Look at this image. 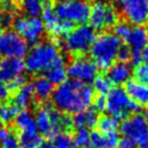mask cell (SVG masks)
<instances>
[{
    "label": "cell",
    "mask_w": 148,
    "mask_h": 148,
    "mask_svg": "<svg viewBox=\"0 0 148 148\" xmlns=\"http://www.w3.org/2000/svg\"><path fill=\"white\" fill-rule=\"evenodd\" d=\"M52 103L64 113H79L86 110L94 99V92L88 84L79 81H65L52 92Z\"/></svg>",
    "instance_id": "6da1fadb"
},
{
    "label": "cell",
    "mask_w": 148,
    "mask_h": 148,
    "mask_svg": "<svg viewBox=\"0 0 148 148\" xmlns=\"http://www.w3.org/2000/svg\"><path fill=\"white\" fill-rule=\"evenodd\" d=\"M37 129L47 138H53L61 132L73 133L74 125L70 114L61 112L48 102L37 106L36 118Z\"/></svg>",
    "instance_id": "7a4b0ae2"
},
{
    "label": "cell",
    "mask_w": 148,
    "mask_h": 148,
    "mask_svg": "<svg viewBox=\"0 0 148 148\" xmlns=\"http://www.w3.org/2000/svg\"><path fill=\"white\" fill-rule=\"evenodd\" d=\"M121 45L122 40L114 34L102 32L96 36L89 48V52L92 60L97 64L98 69L106 71L116 62Z\"/></svg>",
    "instance_id": "3957f363"
},
{
    "label": "cell",
    "mask_w": 148,
    "mask_h": 148,
    "mask_svg": "<svg viewBox=\"0 0 148 148\" xmlns=\"http://www.w3.org/2000/svg\"><path fill=\"white\" fill-rule=\"evenodd\" d=\"M59 55V46L57 42H42L33 45L32 49L25 57V69L29 73L37 74L49 69L50 64Z\"/></svg>",
    "instance_id": "277c9868"
},
{
    "label": "cell",
    "mask_w": 148,
    "mask_h": 148,
    "mask_svg": "<svg viewBox=\"0 0 148 148\" xmlns=\"http://www.w3.org/2000/svg\"><path fill=\"white\" fill-rule=\"evenodd\" d=\"M63 38L64 39L62 42L60 39H56L59 42H62L59 45V47L62 45L68 53H70L73 58H77L84 57L86 52L89 51V48L96 38V33L89 25L81 24L74 27Z\"/></svg>",
    "instance_id": "5b68a950"
},
{
    "label": "cell",
    "mask_w": 148,
    "mask_h": 148,
    "mask_svg": "<svg viewBox=\"0 0 148 148\" xmlns=\"http://www.w3.org/2000/svg\"><path fill=\"white\" fill-rule=\"evenodd\" d=\"M106 110L118 121H123L130 114L138 113L140 106L130 98L124 88L116 86L111 88L106 95Z\"/></svg>",
    "instance_id": "8992f818"
},
{
    "label": "cell",
    "mask_w": 148,
    "mask_h": 148,
    "mask_svg": "<svg viewBox=\"0 0 148 148\" xmlns=\"http://www.w3.org/2000/svg\"><path fill=\"white\" fill-rule=\"evenodd\" d=\"M90 9L92 5L88 0H65L55 5L56 13L59 18L68 20L75 25L87 22Z\"/></svg>",
    "instance_id": "52a82bcc"
},
{
    "label": "cell",
    "mask_w": 148,
    "mask_h": 148,
    "mask_svg": "<svg viewBox=\"0 0 148 148\" xmlns=\"http://www.w3.org/2000/svg\"><path fill=\"white\" fill-rule=\"evenodd\" d=\"M120 21L116 9L107 2H96L90 9L88 18L89 26L96 32H105L112 28Z\"/></svg>",
    "instance_id": "ba28073f"
},
{
    "label": "cell",
    "mask_w": 148,
    "mask_h": 148,
    "mask_svg": "<svg viewBox=\"0 0 148 148\" xmlns=\"http://www.w3.org/2000/svg\"><path fill=\"white\" fill-rule=\"evenodd\" d=\"M120 133L125 138L132 140L135 145L140 147L148 142V127L143 116L139 113L132 114L122 121Z\"/></svg>",
    "instance_id": "9c48e42d"
},
{
    "label": "cell",
    "mask_w": 148,
    "mask_h": 148,
    "mask_svg": "<svg viewBox=\"0 0 148 148\" xmlns=\"http://www.w3.org/2000/svg\"><path fill=\"white\" fill-rule=\"evenodd\" d=\"M14 31L26 42L35 45L44 33V23L37 16H18L12 23Z\"/></svg>",
    "instance_id": "30bf717a"
},
{
    "label": "cell",
    "mask_w": 148,
    "mask_h": 148,
    "mask_svg": "<svg viewBox=\"0 0 148 148\" xmlns=\"http://www.w3.org/2000/svg\"><path fill=\"white\" fill-rule=\"evenodd\" d=\"M27 42L15 31L0 28V56L22 58L27 53Z\"/></svg>",
    "instance_id": "8fae6325"
},
{
    "label": "cell",
    "mask_w": 148,
    "mask_h": 148,
    "mask_svg": "<svg viewBox=\"0 0 148 148\" xmlns=\"http://www.w3.org/2000/svg\"><path fill=\"white\" fill-rule=\"evenodd\" d=\"M65 71L66 75H69L72 79L85 84L94 82L95 77L98 75L97 64L85 56L73 58V60L68 64Z\"/></svg>",
    "instance_id": "7c38bea8"
},
{
    "label": "cell",
    "mask_w": 148,
    "mask_h": 148,
    "mask_svg": "<svg viewBox=\"0 0 148 148\" xmlns=\"http://www.w3.org/2000/svg\"><path fill=\"white\" fill-rule=\"evenodd\" d=\"M122 13L129 23L135 26L148 24V0H125Z\"/></svg>",
    "instance_id": "4fadbf2b"
},
{
    "label": "cell",
    "mask_w": 148,
    "mask_h": 148,
    "mask_svg": "<svg viewBox=\"0 0 148 148\" xmlns=\"http://www.w3.org/2000/svg\"><path fill=\"white\" fill-rule=\"evenodd\" d=\"M25 69L24 61L21 58H5L0 61V82L7 83L18 76Z\"/></svg>",
    "instance_id": "5bb4252c"
},
{
    "label": "cell",
    "mask_w": 148,
    "mask_h": 148,
    "mask_svg": "<svg viewBox=\"0 0 148 148\" xmlns=\"http://www.w3.org/2000/svg\"><path fill=\"white\" fill-rule=\"evenodd\" d=\"M125 92L132 100L139 106L148 107V85L138 81L131 79L125 83Z\"/></svg>",
    "instance_id": "9a60e30c"
},
{
    "label": "cell",
    "mask_w": 148,
    "mask_h": 148,
    "mask_svg": "<svg viewBox=\"0 0 148 148\" xmlns=\"http://www.w3.org/2000/svg\"><path fill=\"white\" fill-rule=\"evenodd\" d=\"M132 75V69L131 65L127 62H114L108 69V79H110L112 84L116 85H122L130 81V77Z\"/></svg>",
    "instance_id": "2e32d148"
},
{
    "label": "cell",
    "mask_w": 148,
    "mask_h": 148,
    "mask_svg": "<svg viewBox=\"0 0 148 148\" xmlns=\"http://www.w3.org/2000/svg\"><path fill=\"white\" fill-rule=\"evenodd\" d=\"M12 100L14 105L22 109H27L28 107L34 105H37L35 94H34V88L32 84H24L22 87H20L12 94Z\"/></svg>",
    "instance_id": "e0dca14e"
},
{
    "label": "cell",
    "mask_w": 148,
    "mask_h": 148,
    "mask_svg": "<svg viewBox=\"0 0 148 148\" xmlns=\"http://www.w3.org/2000/svg\"><path fill=\"white\" fill-rule=\"evenodd\" d=\"M119 140L118 132L102 134L99 131H92L90 133V148H116Z\"/></svg>",
    "instance_id": "ac0fdd59"
},
{
    "label": "cell",
    "mask_w": 148,
    "mask_h": 148,
    "mask_svg": "<svg viewBox=\"0 0 148 148\" xmlns=\"http://www.w3.org/2000/svg\"><path fill=\"white\" fill-rule=\"evenodd\" d=\"M98 119H99L98 111L95 108H92L75 113L72 118V121L74 127L76 129H94L97 125Z\"/></svg>",
    "instance_id": "d6986e66"
},
{
    "label": "cell",
    "mask_w": 148,
    "mask_h": 148,
    "mask_svg": "<svg viewBox=\"0 0 148 148\" xmlns=\"http://www.w3.org/2000/svg\"><path fill=\"white\" fill-rule=\"evenodd\" d=\"M131 50L142 51L148 44V28L146 26H134L126 39Z\"/></svg>",
    "instance_id": "ffe728a7"
},
{
    "label": "cell",
    "mask_w": 148,
    "mask_h": 148,
    "mask_svg": "<svg viewBox=\"0 0 148 148\" xmlns=\"http://www.w3.org/2000/svg\"><path fill=\"white\" fill-rule=\"evenodd\" d=\"M13 129L15 132H28V133H37L38 129H37V124L35 118L32 116V113L28 110L24 109V110L20 111L18 113L16 118L14 119V126Z\"/></svg>",
    "instance_id": "44dd1931"
},
{
    "label": "cell",
    "mask_w": 148,
    "mask_h": 148,
    "mask_svg": "<svg viewBox=\"0 0 148 148\" xmlns=\"http://www.w3.org/2000/svg\"><path fill=\"white\" fill-rule=\"evenodd\" d=\"M32 85L34 88V94H35L37 105L46 102L52 95L53 85L45 76H37L36 79L33 81Z\"/></svg>",
    "instance_id": "7402d4cb"
},
{
    "label": "cell",
    "mask_w": 148,
    "mask_h": 148,
    "mask_svg": "<svg viewBox=\"0 0 148 148\" xmlns=\"http://www.w3.org/2000/svg\"><path fill=\"white\" fill-rule=\"evenodd\" d=\"M20 112V108L16 107L11 100L0 102V121L3 124H10L16 118Z\"/></svg>",
    "instance_id": "603a6c76"
},
{
    "label": "cell",
    "mask_w": 148,
    "mask_h": 148,
    "mask_svg": "<svg viewBox=\"0 0 148 148\" xmlns=\"http://www.w3.org/2000/svg\"><path fill=\"white\" fill-rule=\"evenodd\" d=\"M46 0H18V7L28 16H38L42 14Z\"/></svg>",
    "instance_id": "cb8c5ba5"
},
{
    "label": "cell",
    "mask_w": 148,
    "mask_h": 148,
    "mask_svg": "<svg viewBox=\"0 0 148 148\" xmlns=\"http://www.w3.org/2000/svg\"><path fill=\"white\" fill-rule=\"evenodd\" d=\"M18 140L20 148H37L42 143V136L37 133H28V132H20L18 133Z\"/></svg>",
    "instance_id": "d4e9b609"
},
{
    "label": "cell",
    "mask_w": 148,
    "mask_h": 148,
    "mask_svg": "<svg viewBox=\"0 0 148 148\" xmlns=\"http://www.w3.org/2000/svg\"><path fill=\"white\" fill-rule=\"evenodd\" d=\"M97 131L102 134H108L112 132H116V129L119 126V121L111 116H100L98 119Z\"/></svg>",
    "instance_id": "484cf974"
},
{
    "label": "cell",
    "mask_w": 148,
    "mask_h": 148,
    "mask_svg": "<svg viewBox=\"0 0 148 148\" xmlns=\"http://www.w3.org/2000/svg\"><path fill=\"white\" fill-rule=\"evenodd\" d=\"M46 77L52 85H60L66 81V71L65 68H50L45 71Z\"/></svg>",
    "instance_id": "4316f807"
},
{
    "label": "cell",
    "mask_w": 148,
    "mask_h": 148,
    "mask_svg": "<svg viewBox=\"0 0 148 148\" xmlns=\"http://www.w3.org/2000/svg\"><path fill=\"white\" fill-rule=\"evenodd\" d=\"M52 143L56 148H76L74 143L73 133L61 132L52 138Z\"/></svg>",
    "instance_id": "83f0119b"
},
{
    "label": "cell",
    "mask_w": 148,
    "mask_h": 148,
    "mask_svg": "<svg viewBox=\"0 0 148 148\" xmlns=\"http://www.w3.org/2000/svg\"><path fill=\"white\" fill-rule=\"evenodd\" d=\"M111 88H112V83L110 82V79H108L107 75L100 74V75H97L95 77V79H94V89L96 90L97 94L107 95Z\"/></svg>",
    "instance_id": "f1b7e54d"
},
{
    "label": "cell",
    "mask_w": 148,
    "mask_h": 148,
    "mask_svg": "<svg viewBox=\"0 0 148 148\" xmlns=\"http://www.w3.org/2000/svg\"><path fill=\"white\" fill-rule=\"evenodd\" d=\"M73 136L76 148H90V133L88 129H77Z\"/></svg>",
    "instance_id": "f546056e"
},
{
    "label": "cell",
    "mask_w": 148,
    "mask_h": 148,
    "mask_svg": "<svg viewBox=\"0 0 148 148\" xmlns=\"http://www.w3.org/2000/svg\"><path fill=\"white\" fill-rule=\"evenodd\" d=\"M0 147L1 148H20L18 140V135L15 130L12 127L10 130L9 134L5 136V138L0 140Z\"/></svg>",
    "instance_id": "4dcf8cb0"
},
{
    "label": "cell",
    "mask_w": 148,
    "mask_h": 148,
    "mask_svg": "<svg viewBox=\"0 0 148 148\" xmlns=\"http://www.w3.org/2000/svg\"><path fill=\"white\" fill-rule=\"evenodd\" d=\"M112 28H113L114 35H116L118 38H120L121 40H125V42H126V39L129 38L131 29H132V28L130 27L129 23H126V22H121V21H119Z\"/></svg>",
    "instance_id": "1f68e13d"
},
{
    "label": "cell",
    "mask_w": 148,
    "mask_h": 148,
    "mask_svg": "<svg viewBox=\"0 0 148 148\" xmlns=\"http://www.w3.org/2000/svg\"><path fill=\"white\" fill-rule=\"evenodd\" d=\"M134 76L136 81L148 85V62H143L136 65L134 69Z\"/></svg>",
    "instance_id": "d6a6232c"
},
{
    "label": "cell",
    "mask_w": 148,
    "mask_h": 148,
    "mask_svg": "<svg viewBox=\"0 0 148 148\" xmlns=\"http://www.w3.org/2000/svg\"><path fill=\"white\" fill-rule=\"evenodd\" d=\"M5 84V86H7V88H8V90H9L10 95H11L14 92H16L20 87H22L24 84H26V79H25L24 75L20 74V75L13 77L12 79H10L9 82H7Z\"/></svg>",
    "instance_id": "836d02e7"
},
{
    "label": "cell",
    "mask_w": 148,
    "mask_h": 148,
    "mask_svg": "<svg viewBox=\"0 0 148 148\" xmlns=\"http://www.w3.org/2000/svg\"><path fill=\"white\" fill-rule=\"evenodd\" d=\"M131 59V49L127 45H121L118 51V56H116V60L120 62H129Z\"/></svg>",
    "instance_id": "e575fe53"
},
{
    "label": "cell",
    "mask_w": 148,
    "mask_h": 148,
    "mask_svg": "<svg viewBox=\"0 0 148 148\" xmlns=\"http://www.w3.org/2000/svg\"><path fill=\"white\" fill-rule=\"evenodd\" d=\"M94 107L97 111H105L106 110V95L97 94V96H94L92 99Z\"/></svg>",
    "instance_id": "d590c367"
},
{
    "label": "cell",
    "mask_w": 148,
    "mask_h": 148,
    "mask_svg": "<svg viewBox=\"0 0 148 148\" xmlns=\"http://www.w3.org/2000/svg\"><path fill=\"white\" fill-rule=\"evenodd\" d=\"M9 97H10V92L8 90L7 86H5V84L0 82V102L9 100Z\"/></svg>",
    "instance_id": "8d00e7d4"
},
{
    "label": "cell",
    "mask_w": 148,
    "mask_h": 148,
    "mask_svg": "<svg viewBox=\"0 0 148 148\" xmlns=\"http://www.w3.org/2000/svg\"><path fill=\"white\" fill-rule=\"evenodd\" d=\"M116 148H136V145H135L132 140H130V139L124 137V138H122L119 140Z\"/></svg>",
    "instance_id": "74e56055"
},
{
    "label": "cell",
    "mask_w": 148,
    "mask_h": 148,
    "mask_svg": "<svg viewBox=\"0 0 148 148\" xmlns=\"http://www.w3.org/2000/svg\"><path fill=\"white\" fill-rule=\"evenodd\" d=\"M37 148H56L52 140L50 139H46V140H42V143L38 145Z\"/></svg>",
    "instance_id": "f35d334b"
},
{
    "label": "cell",
    "mask_w": 148,
    "mask_h": 148,
    "mask_svg": "<svg viewBox=\"0 0 148 148\" xmlns=\"http://www.w3.org/2000/svg\"><path fill=\"white\" fill-rule=\"evenodd\" d=\"M142 61L144 62H148V44L145 46L143 50H142Z\"/></svg>",
    "instance_id": "ab89813d"
},
{
    "label": "cell",
    "mask_w": 148,
    "mask_h": 148,
    "mask_svg": "<svg viewBox=\"0 0 148 148\" xmlns=\"http://www.w3.org/2000/svg\"><path fill=\"white\" fill-rule=\"evenodd\" d=\"M144 119H145V122H146V124H147V127H148V109L145 111V113H144Z\"/></svg>",
    "instance_id": "60d3db41"
},
{
    "label": "cell",
    "mask_w": 148,
    "mask_h": 148,
    "mask_svg": "<svg viewBox=\"0 0 148 148\" xmlns=\"http://www.w3.org/2000/svg\"><path fill=\"white\" fill-rule=\"evenodd\" d=\"M3 15H5V12L1 10V8H0V23H1V21H2V18H3Z\"/></svg>",
    "instance_id": "b9f144b4"
},
{
    "label": "cell",
    "mask_w": 148,
    "mask_h": 148,
    "mask_svg": "<svg viewBox=\"0 0 148 148\" xmlns=\"http://www.w3.org/2000/svg\"><path fill=\"white\" fill-rule=\"evenodd\" d=\"M113 1H114L116 3H118V5H123L125 0H113Z\"/></svg>",
    "instance_id": "7bdbcfd3"
},
{
    "label": "cell",
    "mask_w": 148,
    "mask_h": 148,
    "mask_svg": "<svg viewBox=\"0 0 148 148\" xmlns=\"http://www.w3.org/2000/svg\"><path fill=\"white\" fill-rule=\"evenodd\" d=\"M92 1H96V2H105L106 0H92Z\"/></svg>",
    "instance_id": "ee69618b"
},
{
    "label": "cell",
    "mask_w": 148,
    "mask_h": 148,
    "mask_svg": "<svg viewBox=\"0 0 148 148\" xmlns=\"http://www.w3.org/2000/svg\"><path fill=\"white\" fill-rule=\"evenodd\" d=\"M142 148H148V142L145 144V145H143V146H142Z\"/></svg>",
    "instance_id": "f6af8a7d"
},
{
    "label": "cell",
    "mask_w": 148,
    "mask_h": 148,
    "mask_svg": "<svg viewBox=\"0 0 148 148\" xmlns=\"http://www.w3.org/2000/svg\"><path fill=\"white\" fill-rule=\"evenodd\" d=\"M53 1H58V2H62V1H65V0H53Z\"/></svg>",
    "instance_id": "bcb514c9"
},
{
    "label": "cell",
    "mask_w": 148,
    "mask_h": 148,
    "mask_svg": "<svg viewBox=\"0 0 148 148\" xmlns=\"http://www.w3.org/2000/svg\"><path fill=\"white\" fill-rule=\"evenodd\" d=\"M0 126H1V121H0Z\"/></svg>",
    "instance_id": "7dc6e473"
}]
</instances>
